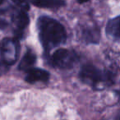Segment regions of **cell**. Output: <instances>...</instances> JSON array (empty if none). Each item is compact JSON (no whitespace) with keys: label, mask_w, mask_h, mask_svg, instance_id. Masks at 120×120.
<instances>
[{"label":"cell","mask_w":120,"mask_h":120,"mask_svg":"<svg viewBox=\"0 0 120 120\" xmlns=\"http://www.w3.org/2000/svg\"><path fill=\"white\" fill-rule=\"evenodd\" d=\"M79 57L74 51L66 49L56 50L51 56L50 61L53 66L61 69H68L77 63Z\"/></svg>","instance_id":"obj_2"},{"label":"cell","mask_w":120,"mask_h":120,"mask_svg":"<svg viewBox=\"0 0 120 120\" xmlns=\"http://www.w3.org/2000/svg\"><path fill=\"white\" fill-rule=\"evenodd\" d=\"M89 0H78V2L80 3V4H84V3H86L88 2Z\"/></svg>","instance_id":"obj_11"},{"label":"cell","mask_w":120,"mask_h":120,"mask_svg":"<svg viewBox=\"0 0 120 120\" xmlns=\"http://www.w3.org/2000/svg\"><path fill=\"white\" fill-rule=\"evenodd\" d=\"M12 21L16 26V36L17 38H21V36L23 34L24 30L27 26L29 23V17L25 11L20 10L17 12L12 17Z\"/></svg>","instance_id":"obj_5"},{"label":"cell","mask_w":120,"mask_h":120,"mask_svg":"<svg viewBox=\"0 0 120 120\" xmlns=\"http://www.w3.org/2000/svg\"><path fill=\"white\" fill-rule=\"evenodd\" d=\"M80 78L86 84L96 86L109 81V75L103 72L93 65H85L80 72Z\"/></svg>","instance_id":"obj_3"},{"label":"cell","mask_w":120,"mask_h":120,"mask_svg":"<svg viewBox=\"0 0 120 120\" xmlns=\"http://www.w3.org/2000/svg\"><path fill=\"white\" fill-rule=\"evenodd\" d=\"M34 5L39 8H58L64 4V0H30Z\"/></svg>","instance_id":"obj_8"},{"label":"cell","mask_w":120,"mask_h":120,"mask_svg":"<svg viewBox=\"0 0 120 120\" xmlns=\"http://www.w3.org/2000/svg\"><path fill=\"white\" fill-rule=\"evenodd\" d=\"M35 60H36V56L35 53L30 49L27 50L21 60L20 64H19V69L27 72L35 64Z\"/></svg>","instance_id":"obj_7"},{"label":"cell","mask_w":120,"mask_h":120,"mask_svg":"<svg viewBox=\"0 0 120 120\" xmlns=\"http://www.w3.org/2000/svg\"><path fill=\"white\" fill-rule=\"evenodd\" d=\"M1 56L6 65H12L18 56V43L16 39L6 38L1 45Z\"/></svg>","instance_id":"obj_4"},{"label":"cell","mask_w":120,"mask_h":120,"mask_svg":"<svg viewBox=\"0 0 120 120\" xmlns=\"http://www.w3.org/2000/svg\"><path fill=\"white\" fill-rule=\"evenodd\" d=\"M12 1L20 8L21 10H23L25 12L29 10V4L26 0H12Z\"/></svg>","instance_id":"obj_10"},{"label":"cell","mask_w":120,"mask_h":120,"mask_svg":"<svg viewBox=\"0 0 120 120\" xmlns=\"http://www.w3.org/2000/svg\"><path fill=\"white\" fill-rule=\"evenodd\" d=\"M49 78V73L47 71L40 68H30L26 72V81L29 83L46 82Z\"/></svg>","instance_id":"obj_6"},{"label":"cell","mask_w":120,"mask_h":120,"mask_svg":"<svg viewBox=\"0 0 120 120\" xmlns=\"http://www.w3.org/2000/svg\"><path fill=\"white\" fill-rule=\"evenodd\" d=\"M4 0H0V4H2L3 3H4Z\"/></svg>","instance_id":"obj_13"},{"label":"cell","mask_w":120,"mask_h":120,"mask_svg":"<svg viewBox=\"0 0 120 120\" xmlns=\"http://www.w3.org/2000/svg\"><path fill=\"white\" fill-rule=\"evenodd\" d=\"M38 26L41 43L47 49L65 42L67 38L65 28L58 21L48 17H42L39 19Z\"/></svg>","instance_id":"obj_1"},{"label":"cell","mask_w":120,"mask_h":120,"mask_svg":"<svg viewBox=\"0 0 120 120\" xmlns=\"http://www.w3.org/2000/svg\"><path fill=\"white\" fill-rule=\"evenodd\" d=\"M117 120H120V113H118V117H117Z\"/></svg>","instance_id":"obj_12"},{"label":"cell","mask_w":120,"mask_h":120,"mask_svg":"<svg viewBox=\"0 0 120 120\" xmlns=\"http://www.w3.org/2000/svg\"><path fill=\"white\" fill-rule=\"evenodd\" d=\"M108 31L113 36L120 39V17L113 19L109 23Z\"/></svg>","instance_id":"obj_9"}]
</instances>
